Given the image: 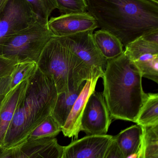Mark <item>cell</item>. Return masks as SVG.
<instances>
[{"instance_id": "cell-1", "label": "cell", "mask_w": 158, "mask_h": 158, "mask_svg": "<svg viewBox=\"0 0 158 158\" xmlns=\"http://www.w3.org/2000/svg\"><path fill=\"white\" fill-rule=\"evenodd\" d=\"M98 27L116 36L123 46L158 30V2L151 0H86Z\"/></svg>"}, {"instance_id": "cell-2", "label": "cell", "mask_w": 158, "mask_h": 158, "mask_svg": "<svg viewBox=\"0 0 158 158\" xmlns=\"http://www.w3.org/2000/svg\"><path fill=\"white\" fill-rule=\"evenodd\" d=\"M142 73L124 51L108 60L103 78V95L112 119L135 123L147 97Z\"/></svg>"}, {"instance_id": "cell-3", "label": "cell", "mask_w": 158, "mask_h": 158, "mask_svg": "<svg viewBox=\"0 0 158 158\" xmlns=\"http://www.w3.org/2000/svg\"><path fill=\"white\" fill-rule=\"evenodd\" d=\"M58 95L53 81L38 69L29 79L26 94L6 135L3 148L13 147L26 141L32 132L51 115Z\"/></svg>"}, {"instance_id": "cell-4", "label": "cell", "mask_w": 158, "mask_h": 158, "mask_svg": "<svg viewBox=\"0 0 158 158\" xmlns=\"http://www.w3.org/2000/svg\"><path fill=\"white\" fill-rule=\"evenodd\" d=\"M38 69L53 81L58 94L100 77L91 72L69 49L63 37L53 36L37 62Z\"/></svg>"}, {"instance_id": "cell-5", "label": "cell", "mask_w": 158, "mask_h": 158, "mask_svg": "<svg viewBox=\"0 0 158 158\" xmlns=\"http://www.w3.org/2000/svg\"><path fill=\"white\" fill-rule=\"evenodd\" d=\"M48 22L38 20L34 25L0 40V54L16 64L37 63L51 38L53 36Z\"/></svg>"}, {"instance_id": "cell-6", "label": "cell", "mask_w": 158, "mask_h": 158, "mask_svg": "<svg viewBox=\"0 0 158 158\" xmlns=\"http://www.w3.org/2000/svg\"><path fill=\"white\" fill-rule=\"evenodd\" d=\"M93 31H88L63 37L71 52L86 68L103 78L108 60L101 54L95 43Z\"/></svg>"}, {"instance_id": "cell-7", "label": "cell", "mask_w": 158, "mask_h": 158, "mask_svg": "<svg viewBox=\"0 0 158 158\" xmlns=\"http://www.w3.org/2000/svg\"><path fill=\"white\" fill-rule=\"evenodd\" d=\"M39 20L26 0H9L0 16V40L29 27Z\"/></svg>"}, {"instance_id": "cell-8", "label": "cell", "mask_w": 158, "mask_h": 158, "mask_svg": "<svg viewBox=\"0 0 158 158\" xmlns=\"http://www.w3.org/2000/svg\"><path fill=\"white\" fill-rule=\"evenodd\" d=\"M103 93L94 92L89 97L81 121V131L87 135H107L112 122Z\"/></svg>"}, {"instance_id": "cell-9", "label": "cell", "mask_w": 158, "mask_h": 158, "mask_svg": "<svg viewBox=\"0 0 158 158\" xmlns=\"http://www.w3.org/2000/svg\"><path fill=\"white\" fill-rule=\"evenodd\" d=\"M64 147L55 138H42L25 142L0 151V158H61Z\"/></svg>"}, {"instance_id": "cell-10", "label": "cell", "mask_w": 158, "mask_h": 158, "mask_svg": "<svg viewBox=\"0 0 158 158\" xmlns=\"http://www.w3.org/2000/svg\"><path fill=\"white\" fill-rule=\"evenodd\" d=\"M48 28L54 36L64 37L98 28L95 19L88 12L62 15L48 20Z\"/></svg>"}, {"instance_id": "cell-11", "label": "cell", "mask_w": 158, "mask_h": 158, "mask_svg": "<svg viewBox=\"0 0 158 158\" xmlns=\"http://www.w3.org/2000/svg\"><path fill=\"white\" fill-rule=\"evenodd\" d=\"M113 137L87 135L64 147L61 158H103Z\"/></svg>"}, {"instance_id": "cell-12", "label": "cell", "mask_w": 158, "mask_h": 158, "mask_svg": "<svg viewBox=\"0 0 158 158\" xmlns=\"http://www.w3.org/2000/svg\"><path fill=\"white\" fill-rule=\"evenodd\" d=\"M100 77H94L85 81V85L71 108L69 115L61 132L69 138H78L81 131V121L87 100L92 93L95 91Z\"/></svg>"}, {"instance_id": "cell-13", "label": "cell", "mask_w": 158, "mask_h": 158, "mask_svg": "<svg viewBox=\"0 0 158 158\" xmlns=\"http://www.w3.org/2000/svg\"><path fill=\"white\" fill-rule=\"evenodd\" d=\"M29 80L24 81L10 90L0 106V151L15 112L26 94Z\"/></svg>"}, {"instance_id": "cell-14", "label": "cell", "mask_w": 158, "mask_h": 158, "mask_svg": "<svg viewBox=\"0 0 158 158\" xmlns=\"http://www.w3.org/2000/svg\"><path fill=\"white\" fill-rule=\"evenodd\" d=\"M143 135V127L136 124L122 130L117 135L113 136L124 158L139 152Z\"/></svg>"}, {"instance_id": "cell-15", "label": "cell", "mask_w": 158, "mask_h": 158, "mask_svg": "<svg viewBox=\"0 0 158 158\" xmlns=\"http://www.w3.org/2000/svg\"><path fill=\"white\" fill-rule=\"evenodd\" d=\"M85 82L79 86L71 87L66 92L58 94L54 107L51 115L61 127L64 126L71 108L82 90Z\"/></svg>"}, {"instance_id": "cell-16", "label": "cell", "mask_w": 158, "mask_h": 158, "mask_svg": "<svg viewBox=\"0 0 158 158\" xmlns=\"http://www.w3.org/2000/svg\"><path fill=\"white\" fill-rule=\"evenodd\" d=\"M125 47V53L135 63L146 62L158 56V44L149 41L143 35Z\"/></svg>"}, {"instance_id": "cell-17", "label": "cell", "mask_w": 158, "mask_h": 158, "mask_svg": "<svg viewBox=\"0 0 158 158\" xmlns=\"http://www.w3.org/2000/svg\"><path fill=\"white\" fill-rule=\"evenodd\" d=\"M93 38L99 52L107 60L119 56L124 51L121 41L107 31H97L93 34Z\"/></svg>"}, {"instance_id": "cell-18", "label": "cell", "mask_w": 158, "mask_h": 158, "mask_svg": "<svg viewBox=\"0 0 158 158\" xmlns=\"http://www.w3.org/2000/svg\"><path fill=\"white\" fill-rule=\"evenodd\" d=\"M135 123L142 127L158 124V94H147V97Z\"/></svg>"}, {"instance_id": "cell-19", "label": "cell", "mask_w": 158, "mask_h": 158, "mask_svg": "<svg viewBox=\"0 0 158 158\" xmlns=\"http://www.w3.org/2000/svg\"><path fill=\"white\" fill-rule=\"evenodd\" d=\"M142 158H158V124L143 127Z\"/></svg>"}, {"instance_id": "cell-20", "label": "cell", "mask_w": 158, "mask_h": 158, "mask_svg": "<svg viewBox=\"0 0 158 158\" xmlns=\"http://www.w3.org/2000/svg\"><path fill=\"white\" fill-rule=\"evenodd\" d=\"M61 132V128L52 115L47 117L29 135L27 139L36 140L55 138Z\"/></svg>"}, {"instance_id": "cell-21", "label": "cell", "mask_w": 158, "mask_h": 158, "mask_svg": "<svg viewBox=\"0 0 158 158\" xmlns=\"http://www.w3.org/2000/svg\"><path fill=\"white\" fill-rule=\"evenodd\" d=\"M35 62H25L16 64L10 75V90L24 81H27L35 75L38 70Z\"/></svg>"}, {"instance_id": "cell-22", "label": "cell", "mask_w": 158, "mask_h": 158, "mask_svg": "<svg viewBox=\"0 0 158 158\" xmlns=\"http://www.w3.org/2000/svg\"><path fill=\"white\" fill-rule=\"evenodd\" d=\"M41 20L48 22L52 12L57 8L56 0H26Z\"/></svg>"}, {"instance_id": "cell-23", "label": "cell", "mask_w": 158, "mask_h": 158, "mask_svg": "<svg viewBox=\"0 0 158 158\" xmlns=\"http://www.w3.org/2000/svg\"><path fill=\"white\" fill-rule=\"evenodd\" d=\"M58 9L62 15L87 12L86 0H56Z\"/></svg>"}, {"instance_id": "cell-24", "label": "cell", "mask_w": 158, "mask_h": 158, "mask_svg": "<svg viewBox=\"0 0 158 158\" xmlns=\"http://www.w3.org/2000/svg\"><path fill=\"white\" fill-rule=\"evenodd\" d=\"M135 64L141 71L143 77L158 83V56L146 62Z\"/></svg>"}, {"instance_id": "cell-25", "label": "cell", "mask_w": 158, "mask_h": 158, "mask_svg": "<svg viewBox=\"0 0 158 158\" xmlns=\"http://www.w3.org/2000/svg\"><path fill=\"white\" fill-rule=\"evenodd\" d=\"M16 64L0 54V78L10 76Z\"/></svg>"}, {"instance_id": "cell-26", "label": "cell", "mask_w": 158, "mask_h": 158, "mask_svg": "<svg viewBox=\"0 0 158 158\" xmlns=\"http://www.w3.org/2000/svg\"><path fill=\"white\" fill-rule=\"evenodd\" d=\"M103 158H124L113 137Z\"/></svg>"}, {"instance_id": "cell-27", "label": "cell", "mask_w": 158, "mask_h": 158, "mask_svg": "<svg viewBox=\"0 0 158 158\" xmlns=\"http://www.w3.org/2000/svg\"><path fill=\"white\" fill-rule=\"evenodd\" d=\"M10 76L0 78V106L6 94L10 90Z\"/></svg>"}, {"instance_id": "cell-28", "label": "cell", "mask_w": 158, "mask_h": 158, "mask_svg": "<svg viewBox=\"0 0 158 158\" xmlns=\"http://www.w3.org/2000/svg\"><path fill=\"white\" fill-rule=\"evenodd\" d=\"M9 0H0V16Z\"/></svg>"}, {"instance_id": "cell-29", "label": "cell", "mask_w": 158, "mask_h": 158, "mask_svg": "<svg viewBox=\"0 0 158 158\" xmlns=\"http://www.w3.org/2000/svg\"><path fill=\"white\" fill-rule=\"evenodd\" d=\"M139 152H138V153H135V154H132V155H130V156L127 157L126 158H137V157H138V154H139Z\"/></svg>"}, {"instance_id": "cell-30", "label": "cell", "mask_w": 158, "mask_h": 158, "mask_svg": "<svg viewBox=\"0 0 158 158\" xmlns=\"http://www.w3.org/2000/svg\"><path fill=\"white\" fill-rule=\"evenodd\" d=\"M151 1H154V2H158V0H151Z\"/></svg>"}]
</instances>
